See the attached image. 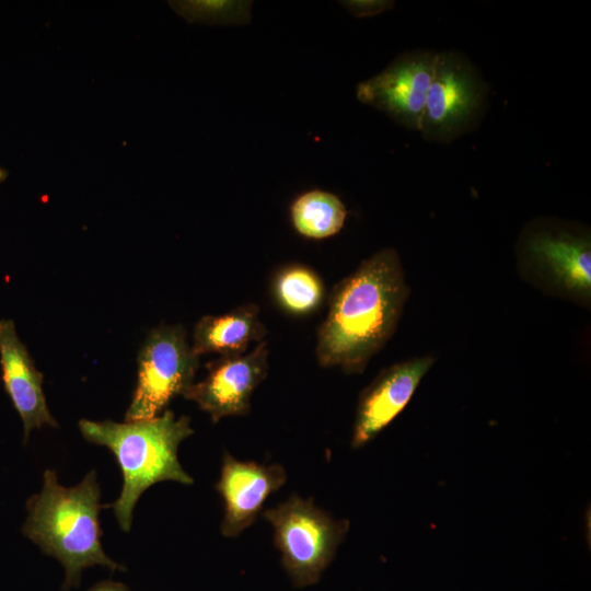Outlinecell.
<instances>
[{
	"label": "cell",
	"instance_id": "9a60e30c",
	"mask_svg": "<svg viewBox=\"0 0 591 591\" xmlns=\"http://www.w3.org/2000/svg\"><path fill=\"white\" fill-rule=\"evenodd\" d=\"M271 293L282 311L293 316H305L322 305L325 285L320 275L309 266L290 264L275 274Z\"/></svg>",
	"mask_w": 591,
	"mask_h": 591
},
{
	"label": "cell",
	"instance_id": "30bf717a",
	"mask_svg": "<svg viewBox=\"0 0 591 591\" xmlns=\"http://www.w3.org/2000/svg\"><path fill=\"white\" fill-rule=\"evenodd\" d=\"M433 358L417 357L383 369L361 392L351 447L361 448L375 438L407 405Z\"/></svg>",
	"mask_w": 591,
	"mask_h": 591
},
{
	"label": "cell",
	"instance_id": "ac0fdd59",
	"mask_svg": "<svg viewBox=\"0 0 591 591\" xmlns=\"http://www.w3.org/2000/svg\"><path fill=\"white\" fill-rule=\"evenodd\" d=\"M88 591H129V589L121 582L104 580L95 583Z\"/></svg>",
	"mask_w": 591,
	"mask_h": 591
},
{
	"label": "cell",
	"instance_id": "7a4b0ae2",
	"mask_svg": "<svg viewBox=\"0 0 591 591\" xmlns=\"http://www.w3.org/2000/svg\"><path fill=\"white\" fill-rule=\"evenodd\" d=\"M100 499L95 471H90L77 486L63 487L57 474L46 470L42 490L26 502L22 533L61 563L63 591L79 587L82 571L95 565L111 571L126 570L102 547L99 514L106 505H101Z\"/></svg>",
	"mask_w": 591,
	"mask_h": 591
},
{
	"label": "cell",
	"instance_id": "9c48e42d",
	"mask_svg": "<svg viewBox=\"0 0 591 591\" xmlns=\"http://www.w3.org/2000/svg\"><path fill=\"white\" fill-rule=\"evenodd\" d=\"M287 482L281 464L240 461L225 452L216 490L224 505L221 533L234 537L252 525L267 498Z\"/></svg>",
	"mask_w": 591,
	"mask_h": 591
},
{
	"label": "cell",
	"instance_id": "ba28073f",
	"mask_svg": "<svg viewBox=\"0 0 591 591\" xmlns=\"http://www.w3.org/2000/svg\"><path fill=\"white\" fill-rule=\"evenodd\" d=\"M482 93L479 80L462 58L437 55L419 130L432 139L455 136L479 109Z\"/></svg>",
	"mask_w": 591,
	"mask_h": 591
},
{
	"label": "cell",
	"instance_id": "4fadbf2b",
	"mask_svg": "<svg viewBox=\"0 0 591 591\" xmlns=\"http://www.w3.org/2000/svg\"><path fill=\"white\" fill-rule=\"evenodd\" d=\"M267 331L254 303L219 315L202 316L194 328L192 349L198 357L217 352L220 357L245 354L252 341H262Z\"/></svg>",
	"mask_w": 591,
	"mask_h": 591
},
{
	"label": "cell",
	"instance_id": "e0dca14e",
	"mask_svg": "<svg viewBox=\"0 0 591 591\" xmlns=\"http://www.w3.org/2000/svg\"><path fill=\"white\" fill-rule=\"evenodd\" d=\"M341 4L359 18L375 15L393 7L392 1L384 0L341 1Z\"/></svg>",
	"mask_w": 591,
	"mask_h": 591
},
{
	"label": "cell",
	"instance_id": "8992f818",
	"mask_svg": "<svg viewBox=\"0 0 591 591\" xmlns=\"http://www.w3.org/2000/svg\"><path fill=\"white\" fill-rule=\"evenodd\" d=\"M206 368L207 375L183 396L208 413L212 422L247 415L254 391L268 374L267 341H259L248 354L220 357Z\"/></svg>",
	"mask_w": 591,
	"mask_h": 591
},
{
	"label": "cell",
	"instance_id": "2e32d148",
	"mask_svg": "<svg viewBox=\"0 0 591 591\" xmlns=\"http://www.w3.org/2000/svg\"><path fill=\"white\" fill-rule=\"evenodd\" d=\"M172 5L189 21L222 25H242L251 21L250 1L199 0L172 2Z\"/></svg>",
	"mask_w": 591,
	"mask_h": 591
},
{
	"label": "cell",
	"instance_id": "8fae6325",
	"mask_svg": "<svg viewBox=\"0 0 591 591\" xmlns=\"http://www.w3.org/2000/svg\"><path fill=\"white\" fill-rule=\"evenodd\" d=\"M0 363L5 392L24 427V441L33 429L58 427L46 403L43 374L36 369L11 320L0 321Z\"/></svg>",
	"mask_w": 591,
	"mask_h": 591
},
{
	"label": "cell",
	"instance_id": "d6986e66",
	"mask_svg": "<svg viewBox=\"0 0 591 591\" xmlns=\"http://www.w3.org/2000/svg\"><path fill=\"white\" fill-rule=\"evenodd\" d=\"M7 176H8V171L0 167V183L3 182Z\"/></svg>",
	"mask_w": 591,
	"mask_h": 591
},
{
	"label": "cell",
	"instance_id": "52a82bcc",
	"mask_svg": "<svg viewBox=\"0 0 591 591\" xmlns=\"http://www.w3.org/2000/svg\"><path fill=\"white\" fill-rule=\"evenodd\" d=\"M436 60L437 55L431 53L401 56L382 72L359 83L357 97L398 124L419 130Z\"/></svg>",
	"mask_w": 591,
	"mask_h": 591
},
{
	"label": "cell",
	"instance_id": "7c38bea8",
	"mask_svg": "<svg viewBox=\"0 0 591 591\" xmlns=\"http://www.w3.org/2000/svg\"><path fill=\"white\" fill-rule=\"evenodd\" d=\"M531 257L566 291L589 299L591 248L587 240L567 233L542 232L529 240Z\"/></svg>",
	"mask_w": 591,
	"mask_h": 591
},
{
	"label": "cell",
	"instance_id": "5bb4252c",
	"mask_svg": "<svg viewBox=\"0 0 591 591\" xmlns=\"http://www.w3.org/2000/svg\"><path fill=\"white\" fill-rule=\"evenodd\" d=\"M346 217L347 210L340 198L321 189L299 195L290 206V219L294 230L313 240H323L338 233Z\"/></svg>",
	"mask_w": 591,
	"mask_h": 591
},
{
	"label": "cell",
	"instance_id": "3957f363",
	"mask_svg": "<svg viewBox=\"0 0 591 591\" xmlns=\"http://www.w3.org/2000/svg\"><path fill=\"white\" fill-rule=\"evenodd\" d=\"M83 438L108 448L121 470L123 488L112 508L120 529L129 532L134 508L140 496L159 482L190 485L194 479L182 467L177 451L183 440L194 433L190 418L164 410L155 418L115 422L81 419Z\"/></svg>",
	"mask_w": 591,
	"mask_h": 591
},
{
	"label": "cell",
	"instance_id": "277c9868",
	"mask_svg": "<svg viewBox=\"0 0 591 591\" xmlns=\"http://www.w3.org/2000/svg\"><path fill=\"white\" fill-rule=\"evenodd\" d=\"M262 515L274 529L275 546L296 588L318 582L349 530L348 520L334 519L312 498L297 494Z\"/></svg>",
	"mask_w": 591,
	"mask_h": 591
},
{
	"label": "cell",
	"instance_id": "5b68a950",
	"mask_svg": "<svg viewBox=\"0 0 591 591\" xmlns=\"http://www.w3.org/2000/svg\"><path fill=\"white\" fill-rule=\"evenodd\" d=\"M199 357L182 325H161L150 332L138 356V380L126 421L158 417L170 402L194 384Z\"/></svg>",
	"mask_w": 591,
	"mask_h": 591
},
{
	"label": "cell",
	"instance_id": "6da1fadb",
	"mask_svg": "<svg viewBox=\"0 0 591 591\" xmlns=\"http://www.w3.org/2000/svg\"><path fill=\"white\" fill-rule=\"evenodd\" d=\"M407 297L403 266L394 248L362 260L332 290L326 317L317 329L318 364L361 373L393 335Z\"/></svg>",
	"mask_w": 591,
	"mask_h": 591
}]
</instances>
